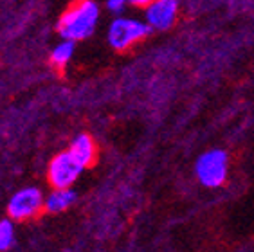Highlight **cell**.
<instances>
[{"label": "cell", "mask_w": 254, "mask_h": 252, "mask_svg": "<svg viewBox=\"0 0 254 252\" xmlns=\"http://www.w3.org/2000/svg\"><path fill=\"white\" fill-rule=\"evenodd\" d=\"M98 20V4L92 0H81L60 18L58 33L64 40H72V42L85 40L94 33Z\"/></svg>", "instance_id": "obj_1"}, {"label": "cell", "mask_w": 254, "mask_h": 252, "mask_svg": "<svg viewBox=\"0 0 254 252\" xmlns=\"http://www.w3.org/2000/svg\"><path fill=\"white\" fill-rule=\"evenodd\" d=\"M150 31H152V27L146 22L119 16L108 27V44L112 45L116 51H125V49L137 44L139 40L146 38Z\"/></svg>", "instance_id": "obj_2"}, {"label": "cell", "mask_w": 254, "mask_h": 252, "mask_svg": "<svg viewBox=\"0 0 254 252\" xmlns=\"http://www.w3.org/2000/svg\"><path fill=\"white\" fill-rule=\"evenodd\" d=\"M196 177L207 188H218L227 177V155L222 150L205 151L195 166Z\"/></svg>", "instance_id": "obj_3"}, {"label": "cell", "mask_w": 254, "mask_h": 252, "mask_svg": "<svg viewBox=\"0 0 254 252\" xmlns=\"http://www.w3.org/2000/svg\"><path fill=\"white\" fill-rule=\"evenodd\" d=\"M85 170V166L79 162L70 151H62L60 155H56L51 160L49 166V180L51 184L56 188H70V184L76 182L81 171Z\"/></svg>", "instance_id": "obj_4"}, {"label": "cell", "mask_w": 254, "mask_h": 252, "mask_svg": "<svg viewBox=\"0 0 254 252\" xmlns=\"http://www.w3.org/2000/svg\"><path fill=\"white\" fill-rule=\"evenodd\" d=\"M42 205H45V200L42 198L40 189L24 188L13 194L7 204V213L13 220H27L38 213Z\"/></svg>", "instance_id": "obj_5"}, {"label": "cell", "mask_w": 254, "mask_h": 252, "mask_svg": "<svg viewBox=\"0 0 254 252\" xmlns=\"http://www.w3.org/2000/svg\"><path fill=\"white\" fill-rule=\"evenodd\" d=\"M179 13V0H153L146 7V24L152 29H170Z\"/></svg>", "instance_id": "obj_6"}, {"label": "cell", "mask_w": 254, "mask_h": 252, "mask_svg": "<svg viewBox=\"0 0 254 252\" xmlns=\"http://www.w3.org/2000/svg\"><path fill=\"white\" fill-rule=\"evenodd\" d=\"M68 151H70L85 168H87L88 164H92L94 157H96V146H94V141L87 133H81V135L76 137L72 141V144H70V148H68Z\"/></svg>", "instance_id": "obj_7"}, {"label": "cell", "mask_w": 254, "mask_h": 252, "mask_svg": "<svg viewBox=\"0 0 254 252\" xmlns=\"http://www.w3.org/2000/svg\"><path fill=\"white\" fill-rule=\"evenodd\" d=\"M76 200V193L70 188H56L45 198V209L49 213H62Z\"/></svg>", "instance_id": "obj_8"}, {"label": "cell", "mask_w": 254, "mask_h": 252, "mask_svg": "<svg viewBox=\"0 0 254 252\" xmlns=\"http://www.w3.org/2000/svg\"><path fill=\"white\" fill-rule=\"evenodd\" d=\"M72 54H74V42L72 40H64V42H60V44L53 49L51 62H53V65H56V67H64V65L68 63V60L72 58Z\"/></svg>", "instance_id": "obj_9"}, {"label": "cell", "mask_w": 254, "mask_h": 252, "mask_svg": "<svg viewBox=\"0 0 254 252\" xmlns=\"http://www.w3.org/2000/svg\"><path fill=\"white\" fill-rule=\"evenodd\" d=\"M13 242H15V227L9 220H2L0 222V251L11 249Z\"/></svg>", "instance_id": "obj_10"}, {"label": "cell", "mask_w": 254, "mask_h": 252, "mask_svg": "<svg viewBox=\"0 0 254 252\" xmlns=\"http://www.w3.org/2000/svg\"><path fill=\"white\" fill-rule=\"evenodd\" d=\"M127 4H130V0H107L108 11H110V13H116V15L123 13L125 7H127Z\"/></svg>", "instance_id": "obj_11"}, {"label": "cell", "mask_w": 254, "mask_h": 252, "mask_svg": "<svg viewBox=\"0 0 254 252\" xmlns=\"http://www.w3.org/2000/svg\"><path fill=\"white\" fill-rule=\"evenodd\" d=\"M153 0H130V4L133 5H139V7H148V5L152 4Z\"/></svg>", "instance_id": "obj_12"}]
</instances>
